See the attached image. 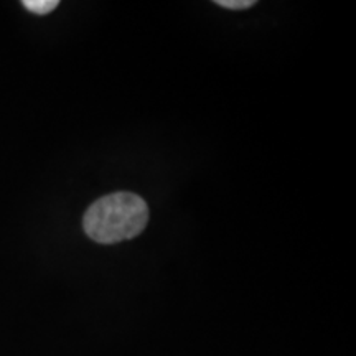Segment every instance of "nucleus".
Listing matches in <instances>:
<instances>
[{
    "label": "nucleus",
    "instance_id": "1",
    "mask_svg": "<svg viewBox=\"0 0 356 356\" xmlns=\"http://www.w3.org/2000/svg\"><path fill=\"white\" fill-rule=\"evenodd\" d=\"M149 222L145 200L131 191H115L91 204L84 213L83 228L92 241L115 244L136 238Z\"/></svg>",
    "mask_w": 356,
    "mask_h": 356
},
{
    "label": "nucleus",
    "instance_id": "2",
    "mask_svg": "<svg viewBox=\"0 0 356 356\" xmlns=\"http://www.w3.org/2000/svg\"><path fill=\"white\" fill-rule=\"evenodd\" d=\"M22 6L37 15H47L58 7V0H24Z\"/></svg>",
    "mask_w": 356,
    "mask_h": 356
},
{
    "label": "nucleus",
    "instance_id": "3",
    "mask_svg": "<svg viewBox=\"0 0 356 356\" xmlns=\"http://www.w3.org/2000/svg\"><path fill=\"white\" fill-rule=\"evenodd\" d=\"M254 0H216V6L222 8H229V10H244L254 6Z\"/></svg>",
    "mask_w": 356,
    "mask_h": 356
}]
</instances>
